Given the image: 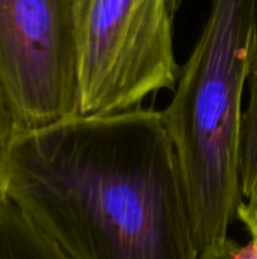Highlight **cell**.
Listing matches in <instances>:
<instances>
[{"label":"cell","mask_w":257,"mask_h":259,"mask_svg":"<svg viewBox=\"0 0 257 259\" xmlns=\"http://www.w3.org/2000/svg\"><path fill=\"white\" fill-rule=\"evenodd\" d=\"M257 56V0H212L164 112L200 259L229 240L244 200L242 96Z\"/></svg>","instance_id":"obj_2"},{"label":"cell","mask_w":257,"mask_h":259,"mask_svg":"<svg viewBox=\"0 0 257 259\" xmlns=\"http://www.w3.org/2000/svg\"><path fill=\"white\" fill-rule=\"evenodd\" d=\"M0 259H70L15 208L0 202Z\"/></svg>","instance_id":"obj_5"},{"label":"cell","mask_w":257,"mask_h":259,"mask_svg":"<svg viewBox=\"0 0 257 259\" xmlns=\"http://www.w3.org/2000/svg\"><path fill=\"white\" fill-rule=\"evenodd\" d=\"M238 247H239V244L235 240L229 238L220 249H217L215 252H212L211 255L201 259H236Z\"/></svg>","instance_id":"obj_8"},{"label":"cell","mask_w":257,"mask_h":259,"mask_svg":"<svg viewBox=\"0 0 257 259\" xmlns=\"http://www.w3.org/2000/svg\"><path fill=\"white\" fill-rule=\"evenodd\" d=\"M0 202L70 259H200L162 111L17 131L0 152Z\"/></svg>","instance_id":"obj_1"},{"label":"cell","mask_w":257,"mask_h":259,"mask_svg":"<svg viewBox=\"0 0 257 259\" xmlns=\"http://www.w3.org/2000/svg\"><path fill=\"white\" fill-rule=\"evenodd\" d=\"M250 83V102L244 111L242 147H241V187L242 196H248L257 182V56Z\"/></svg>","instance_id":"obj_6"},{"label":"cell","mask_w":257,"mask_h":259,"mask_svg":"<svg viewBox=\"0 0 257 259\" xmlns=\"http://www.w3.org/2000/svg\"><path fill=\"white\" fill-rule=\"evenodd\" d=\"M236 259H257V241L250 240L248 244L238 247L236 250Z\"/></svg>","instance_id":"obj_9"},{"label":"cell","mask_w":257,"mask_h":259,"mask_svg":"<svg viewBox=\"0 0 257 259\" xmlns=\"http://www.w3.org/2000/svg\"><path fill=\"white\" fill-rule=\"evenodd\" d=\"M17 131H18V124L15 121L14 112L0 83V152Z\"/></svg>","instance_id":"obj_7"},{"label":"cell","mask_w":257,"mask_h":259,"mask_svg":"<svg viewBox=\"0 0 257 259\" xmlns=\"http://www.w3.org/2000/svg\"><path fill=\"white\" fill-rule=\"evenodd\" d=\"M183 0H71L79 71V115L141 108L176 88L174 20Z\"/></svg>","instance_id":"obj_3"},{"label":"cell","mask_w":257,"mask_h":259,"mask_svg":"<svg viewBox=\"0 0 257 259\" xmlns=\"http://www.w3.org/2000/svg\"><path fill=\"white\" fill-rule=\"evenodd\" d=\"M0 83L18 131L79 115L71 0H0Z\"/></svg>","instance_id":"obj_4"}]
</instances>
